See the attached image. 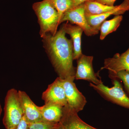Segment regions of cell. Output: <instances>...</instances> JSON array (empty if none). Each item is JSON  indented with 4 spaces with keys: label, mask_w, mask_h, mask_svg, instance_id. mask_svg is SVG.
<instances>
[{
    "label": "cell",
    "mask_w": 129,
    "mask_h": 129,
    "mask_svg": "<svg viewBox=\"0 0 129 129\" xmlns=\"http://www.w3.org/2000/svg\"><path fill=\"white\" fill-rule=\"evenodd\" d=\"M112 79H119L124 84L125 89L129 95V70H123L119 71L117 73L109 76Z\"/></svg>",
    "instance_id": "cell-18"
},
{
    "label": "cell",
    "mask_w": 129,
    "mask_h": 129,
    "mask_svg": "<svg viewBox=\"0 0 129 129\" xmlns=\"http://www.w3.org/2000/svg\"><path fill=\"white\" fill-rule=\"evenodd\" d=\"M53 6L58 13L59 22L62 17L67 11L75 7L72 0H51Z\"/></svg>",
    "instance_id": "cell-17"
},
{
    "label": "cell",
    "mask_w": 129,
    "mask_h": 129,
    "mask_svg": "<svg viewBox=\"0 0 129 129\" xmlns=\"http://www.w3.org/2000/svg\"><path fill=\"white\" fill-rule=\"evenodd\" d=\"M75 79L74 77L62 79V84L68 105L78 113L83 110L86 101L85 97L76 88L74 82Z\"/></svg>",
    "instance_id": "cell-6"
},
{
    "label": "cell",
    "mask_w": 129,
    "mask_h": 129,
    "mask_svg": "<svg viewBox=\"0 0 129 129\" xmlns=\"http://www.w3.org/2000/svg\"><path fill=\"white\" fill-rule=\"evenodd\" d=\"M93 59L92 56H86L83 54L77 59L75 79L89 81L96 85L102 82L98 78L94 72L92 67Z\"/></svg>",
    "instance_id": "cell-9"
},
{
    "label": "cell",
    "mask_w": 129,
    "mask_h": 129,
    "mask_svg": "<svg viewBox=\"0 0 129 129\" xmlns=\"http://www.w3.org/2000/svg\"><path fill=\"white\" fill-rule=\"evenodd\" d=\"M85 14L96 15L103 14L115 8L116 6H107L96 1H88L84 3Z\"/></svg>",
    "instance_id": "cell-16"
},
{
    "label": "cell",
    "mask_w": 129,
    "mask_h": 129,
    "mask_svg": "<svg viewBox=\"0 0 129 129\" xmlns=\"http://www.w3.org/2000/svg\"><path fill=\"white\" fill-rule=\"evenodd\" d=\"M65 35L62 26L54 35L47 34L42 38L44 47L51 62L62 79L75 77L76 72V68L73 64V41L68 39Z\"/></svg>",
    "instance_id": "cell-1"
},
{
    "label": "cell",
    "mask_w": 129,
    "mask_h": 129,
    "mask_svg": "<svg viewBox=\"0 0 129 129\" xmlns=\"http://www.w3.org/2000/svg\"><path fill=\"white\" fill-rule=\"evenodd\" d=\"M33 8L38 18L41 38L47 34H55L59 25V15L51 0L35 3L33 5Z\"/></svg>",
    "instance_id": "cell-2"
},
{
    "label": "cell",
    "mask_w": 129,
    "mask_h": 129,
    "mask_svg": "<svg viewBox=\"0 0 129 129\" xmlns=\"http://www.w3.org/2000/svg\"><path fill=\"white\" fill-rule=\"evenodd\" d=\"M42 99L45 104L52 103L63 107L68 104L67 97L63 85L62 79L58 77L49 85L43 92Z\"/></svg>",
    "instance_id": "cell-7"
},
{
    "label": "cell",
    "mask_w": 129,
    "mask_h": 129,
    "mask_svg": "<svg viewBox=\"0 0 129 129\" xmlns=\"http://www.w3.org/2000/svg\"><path fill=\"white\" fill-rule=\"evenodd\" d=\"M3 119L6 129H16L24 116L18 92L12 88L8 90L5 98Z\"/></svg>",
    "instance_id": "cell-3"
},
{
    "label": "cell",
    "mask_w": 129,
    "mask_h": 129,
    "mask_svg": "<svg viewBox=\"0 0 129 129\" xmlns=\"http://www.w3.org/2000/svg\"><path fill=\"white\" fill-rule=\"evenodd\" d=\"M18 92L24 116L27 121L30 123L43 120L39 106L35 104L26 92L21 90Z\"/></svg>",
    "instance_id": "cell-10"
},
{
    "label": "cell",
    "mask_w": 129,
    "mask_h": 129,
    "mask_svg": "<svg viewBox=\"0 0 129 129\" xmlns=\"http://www.w3.org/2000/svg\"><path fill=\"white\" fill-rule=\"evenodd\" d=\"M65 33L70 36L74 48V60H77L83 54L81 50V38L83 30L78 25L67 22L62 25Z\"/></svg>",
    "instance_id": "cell-13"
},
{
    "label": "cell",
    "mask_w": 129,
    "mask_h": 129,
    "mask_svg": "<svg viewBox=\"0 0 129 129\" xmlns=\"http://www.w3.org/2000/svg\"><path fill=\"white\" fill-rule=\"evenodd\" d=\"M108 70L109 76L123 70H129V48L122 54L116 53L113 57L105 59L101 70Z\"/></svg>",
    "instance_id": "cell-12"
},
{
    "label": "cell",
    "mask_w": 129,
    "mask_h": 129,
    "mask_svg": "<svg viewBox=\"0 0 129 129\" xmlns=\"http://www.w3.org/2000/svg\"><path fill=\"white\" fill-rule=\"evenodd\" d=\"M78 113L68 104L63 107L57 129H98L81 120Z\"/></svg>",
    "instance_id": "cell-8"
},
{
    "label": "cell",
    "mask_w": 129,
    "mask_h": 129,
    "mask_svg": "<svg viewBox=\"0 0 129 129\" xmlns=\"http://www.w3.org/2000/svg\"><path fill=\"white\" fill-rule=\"evenodd\" d=\"M73 3L75 7L78 6L79 5L83 4L88 1H95L96 0H72Z\"/></svg>",
    "instance_id": "cell-22"
},
{
    "label": "cell",
    "mask_w": 129,
    "mask_h": 129,
    "mask_svg": "<svg viewBox=\"0 0 129 129\" xmlns=\"http://www.w3.org/2000/svg\"><path fill=\"white\" fill-rule=\"evenodd\" d=\"M122 19V15H117L111 20L104 21L100 28V40H104L108 35L116 31L120 25Z\"/></svg>",
    "instance_id": "cell-15"
},
{
    "label": "cell",
    "mask_w": 129,
    "mask_h": 129,
    "mask_svg": "<svg viewBox=\"0 0 129 129\" xmlns=\"http://www.w3.org/2000/svg\"><path fill=\"white\" fill-rule=\"evenodd\" d=\"M29 124L23 116L16 129H29Z\"/></svg>",
    "instance_id": "cell-20"
},
{
    "label": "cell",
    "mask_w": 129,
    "mask_h": 129,
    "mask_svg": "<svg viewBox=\"0 0 129 129\" xmlns=\"http://www.w3.org/2000/svg\"><path fill=\"white\" fill-rule=\"evenodd\" d=\"M65 21L80 27L87 36H92L99 33V31L91 27L88 23L86 18L84 3L64 13L60 19L59 23L60 24Z\"/></svg>",
    "instance_id": "cell-5"
},
{
    "label": "cell",
    "mask_w": 129,
    "mask_h": 129,
    "mask_svg": "<svg viewBox=\"0 0 129 129\" xmlns=\"http://www.w3.org/2000/svg\"><path fill=\"white\" fill-rule=\"evenodd\" d=\"M2 108L1 105L0 103V118H1V115L2 113Z\"/></svg>",
    "instance_id": "cell-23"
},
{
    "label": "cell",
    "mask_w": 129,
    "mask_h": 129,
    "mask_svg": "<svg viewBox=\"0 0 129 129\" xmlns=\"http://www.w3.org/2000/svg\"><path fill=\"white\" fill-rule=\"evenodd\" d=\"M113 86L109 88L102 82L99 84L90 83V86L113 102L129 109V97L124 91L121 84L117 79H113Z\"/></svg>",
    "instance_id": "cell-4"
},
{
    "label": "cell",
    "mask_w": 129,
    "mask_h": 129,
    "mask_svg": "<svg viewBox=\"0 0 129 129\" xmlns=\"http://www.w3.org/2000/svg\"><path fill=\"white\" fill-rule=\"evenodd\" d=\"M128 11H129V0H124L120 5L116 6L114 9L105 13L99 15L85 14V15L89 25L96 30L99 31L102 24L109 16L112 15H120Z\"/></svg>",
    "instance_id": "cell-11"
},
{
    "label": "cell",
    "mask_w": 129,
    "mask_h": 129,
    "mask_svg": "<svg viewBox=\"0 0 129 129\" xmlns=\"http://www.w3.org/2000/svg\"><path fill=\"white\" fill-rule=\"evenodd\" d=\"M39 108L43 121L53 123L60 122L62 115V106L48 103L41 107L39 106Z\"/></svg>",
    "instance_id": "cell-14"
},
{
    "label": "cell",
    "mask_w": 129,
    "mask_h": 129,
    "mask_svg": "<svg viewBox=\"0 0 129 129\" xmlns=\"http://www.w3.org/2000/svg\"><path fill=\"white\" fill-rule=\"evenodd\" d=\"M29 129H57L58 123L42 121L29 123Z\"/></svg>",
    "instance_id": "cell-19"
},
{
    "label": "cell",
    "mask_w": 129,
    "mask_h": 129,
    "mask_svg": "<svg viewBox=\"0 0 129 129\" xmlns=\"http://www.w3.org/2000/svg\"><path fill=\"white\" fill-rule=\"evenodd\" d=\"M116 0H96L95 1L107 6H114V3Z\"/></svg>",
    "instance_id": "cell-21"
}]
</instances>
